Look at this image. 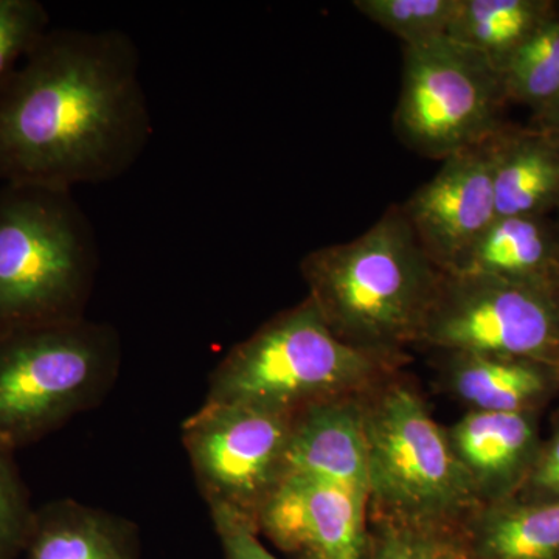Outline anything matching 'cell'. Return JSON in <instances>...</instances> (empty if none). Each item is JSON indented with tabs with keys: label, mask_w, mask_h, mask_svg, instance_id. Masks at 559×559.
Returning <instances> with one entry per match:
<instances>
[{
	"label": "cell",
	"mask_w": 559,
	"mask_h": 559,
	"mask_svg": "<svg viewBox=\"0 0 559 559\" xmlns=\"http://www.w3.org/2000/svg\"><path fill=\"white\" fill-rule=\"evenodd\" d=\"M459 536L466 559H559V500L477 507Z\"/></svg>",
	"instance_id": "cell-16"
},
{
	"label": "cell",
	"mask_w": 559,
	"mask_h": 559,
	"mask_svg": "<svg viewBox=\"0 0 559 559\" xmlns=\"http://www.w3.org/2000/svg\"><path fill=\"white\" fill-rule=\"evenodd\" d=\"M450 274L559 288L557 230L543 216L496 218Z\"/></svg>",
	"instance_id": "cell-18"
},
{
	"label": "cell",
	"mask_w": 559,
	"mask_h": 559,
	"mask_svg": "<svg viewBox=\"0 0 559 559\" xmlns=\"http://www.w3.org/2000/svg\"><path fill=\"white\" fill-rule=\"evenodd\" d=\"M297 415L246 404L207 403L186 419L182 443L210 513L255 525L285 476Z\"/></svg>",
	"instance_id": "cell-9"
},
{
	"label": "cell",
	"mask_w": 559,
	"mask_h": 559,
	"mask_svg": "<svg viewBox=\"0 0 559 559\" xmlns=\"http://www.w3.org/2000/svg\"><path fill=\"white\" fill-rule=\"evenodd\" d=\"M448 441L479 506L514 499L535 465L539 414L468 411Z\"/></svg>",
	"instance_id": "cell-12"
},
{
	"label": "cell",
	"mask_w": 559,
	"mask_h": 559,
	"mask_svg": "<svg viewBox=\"0 0 559 559\" xmlns=\"http://www.w3.org/2000/svg\"><path fill=\"white\" fill-rule=\"evenodd\" d=\"M124 32L50 28L0 81V180L72 191L134 167L153 138Z\"/></svg>",
	"instance_id": "cell-1"
},
{
	"label": "cell",
	"mask_w": 559,
	"mask_h": 559,
	"mask_svg": "<svg viewBox=\"0 0 559 559\" xmlns=\"http://www.w3.org/2000/svg\"><path fill=\"white\" fill-rule=\"evenodd\" d=\"M369 491V463L360 395L316 404L297 414L285 476Z\"/></svg>",
	"instance_id": "cell-13"
},
{
	"label": "cell",
	"mask_w": 559,
	"mask_h": 559,
	"mask_svg": "<svg viewBox=\"0 0 559 559\" xmlns=\"http://www.w3.org/2000/svg\"><path fill=\"white\" fill-rule=\"evenodd\" d=\"M50 31V14L39 0H0V81Z\"/></svg>",
	"instance_id": "cell-24"
},
{
	"label": "cell",
	"mask_w": 559,
	"mask_h": 559,
	"mask_svg": "<svg viewBox=\"0 0 559 559\" xmlns=\"http://www.w3.org/2000/svg\"><path fill=\"white\" fill-rule=\"evenodd\" d=\"M385 381V380H384ZM369 463L370 516L459 530L479 506L447 429L403 382L360 395Z\"/></svg>",
	"instance_id": "cell-5"
},
{
	"label": "cell",
	"mask_w": 559,
	"mask_h": 559,
	"mask_svg": "<svg viewBox=\"0 0 559 559\" xmlns=\"http://www.w3.org/2000/svg\"><path fill=\"white\" fill-rule=\"evenodd\" d=\"M462 0H355L367 20L399 36L404 46L444 38Z\"/></svg>",
	"instance_id": "cell-21"
},
{
	"label": "cell",
	"mask_w": 559,
	"mask_h": 559,
	"mask_svg": "<svg viewBox=\"0 0 559 559\" xmlns=\"http://www.w3.org/2000/svg\"><path fill=\"white\" fill-rule=\"evenodd\" d=\"M557 241H558V270H559V227L557 230Z\"/></svg>",
	"instance_id": "cell-28"
},
{
	"label": "cell",
	"mask_w": 559,
	"mask_h": 559,
	"mask_svg": "<svg viewBox=\"0 0 559 559\" xmlns=\"http://www.w3.org/2000/svg\"><path fill=\"white\" fill-rule=\"evenodd\" d=\"M466 559V558H465Z\"/></svg>",
	"instance_id": "cell-29"
},
{
	"label": "cell",
	"mask_w": 559,
	"mask_h": 559,
	"mask_svg": "<svg viewBox=\"0 0 559 559\" xmlns=\"http://www.w3.org/2000/svg\"><path fill=\"white\" fill-rule=\"evenodd\" d=\"M119 334L86 318L0 336V450L35 443L95 406L119 371Z\"/></svg>",
	"instance_id": "cell-6"
},
{
	"label": "cell",
	"mask_w": 559,
	"mask_h": 559,
	"mask_svg": "<svg viewBox=\"0 0 559 559\" xmlns=\"http://www.w3.org/2000/svg\"><path fill=\"white\" fill-rule=\"evenodd\" d=\"M492 138L444 159L439 173L401 205L419 246L441 272L454 271L498 218Z\"/></svg>",
	"instance_id": "cell-11"
},
{
	"label": "cell",
	"mask_w": 559,
	"mask_h": 559,
	"mask_svg": "<svg viewBox=\"0 0 559 559\" xmlns=\"http://www.w3.org/2000/svg\"><path fill=\"white\" fill-rule=\"evenodd\" d=\"M257 530L290 559H369L370 495L286 477L260 511Z\"/></svg>",
	"instance_id": "cell-10"
},
{
	"label": "cell",
	"mask_w": 559,
	"mask_h": 559,
	"mask_svg": "<svg viewBox=\"0 0 559 559\" xmlns=\"http://www.w3.org/2000/svg\"><path fill=\"white\" fill-rule=\"evenodd\" d=\"M415 345L559 369V288L441 272Z\"/></svg>",
	"instance_id": "cell-8"
},
{
	"label": "cell",
	"mask_w": 559,
	"mask_h": 559,
	"mask_svg": "<svg viewBox=\"0 0 559 559\" xmlns=\"http://www.w3.org/2000/svg\"><path fill=\"white\" fill-rule=\"evenodd\" d=\"M130 522L76 500H57L35 511L24 559H138Z\"/></svg>",
	"instance_id": "cell-15"
},
{
	"label": "cell",
	"mask_w": 559,
	"mask_h": 559,
	"mask_svg": "<svg viewBox=\"0 0 559 559\" xmlns=\"http://www.w3.org/2000/svg\"><path fill=\"white\" fill-rule=\"evenodd\" d=\"M300 274L334 336L399 360L404 347L417 344L441 271L403 210L390 207L355 240L307 253Z\"/></svg>",
	"instance_id": "cell-2"
},
{
	"label": "cell",
	"mask_w": 559,
	"mask_h": 559,
	"mask_svg": "<svg viewBox=\"0 0 559 559\" xmlns=\"http://www.w3.org/2000/svg\"><path fill=\"white\" fill-rule=\"evenodd\" d=\"M0 450V559H20L27 546L35 509L13 457Z\"/></svg>",
	"instance_id": "cell-23"
},
{
	"label": "cell",
	"mask_w": 559,
	"mask_h": 559,
	"mask_svg": "<svg viewBox=\"0 0 559 559\" xmlns=\"http://www.w3.org/2000/svg\"><path fill=\"white\" fill-rule=\"evenodd\" d=\"M551 16L550 3L538 0H462L448 38L479 51L502 73L511 55Z\"/></svg>",
	"instance_id": "cell-19"
},
{
	"label": "cell",
	"mask_w": 559,
	"mask_h": 559,
	"mask_svg": "<svg viewBox=\"0 0 559 559\" xmlns=\"http://www.w3.org/2000/svg\"><path fill=\"white\" fill-rule=\"evenodd\" d=\"M544 112L547 114V119H549L551 123V130L549 131L559 135V95Z\"/></svg>",
	"instance_id": "cell-27"
},
{
	"label": "cell",
	"mask_w": 559,
	"mask_h": 559,
	"mask_svg": "<svg viewBox=\"0 0 559 559\" xmlns=\"http://www.w3.org/2000/svg\"><path fill=\"white\" fill-rule=\"evenodd\" d=\"M98 242L72 191L0 190V336L84 318Z\"/></svg>",
	"instance_id": "cell-3"
},
{
	"label": "cell",
	"mask_w": 559,
	"mask_h": 559,
	"mask_svg": "<svg viewBox=\"0 0 559 559\" xmlns=\"http://www.w3.org/2000/svg\"><path fill=\"white\" fill-rule=\"evenodd\" d=\"M503 91L514 98L546 110L559 95V16L546 24L511 55L502 69Z\"/></svg>",
	"instance_id": "cell-20"
},
{
	"label": "cell",
	"mask_w": 559,
	"mask_h": 559,
	"mask_svg": "<svg viewBox=\"0 0 559 559\" xmlns=\"http://www.w3.org/2000/svg\"><path fill=\"white\" fill-rule=\"evenodd\" d=\"M496 216H544L559 205V135L555 132L492 138Z\"/></svg>",
	"instance_id": "cell-17"
},
{
	"label": "cell",
	"mask_w": 559,
	"mask_h": 559,
	"mask_svg": "<svg viewBox=\"0 0 559 559\" xmlns=\"http://www.w3.org/2000/svg\"><path fill=\"white\" fill-rule=\"evenodd\" d=\"M369 559H465L459 530L370 516Z\"/></svg>",
	"instance_id": "cell-22"
},
{
	"label": "cell",
	"mask_w": 559,
	"mask_h": 559,
	"mask_svg": "<svg viewBox=\"0 0 559 559\" xmlns=\"http://www.w3.org/2000/svg\"><path fill=\"white\" fill-rule=\"evenodd\" d=\"M396 364L334 336L307 297L227 353L210 377L205 401L297 415L316 404L364 395Z\"/></svg>",
	"instance_id": "cell-4"
},
{
	"label": "cell",
	"mask_w": 559,
	"mask_h": 559,
	"mask_svg": "<svg viewBox=\"0 0 559 559\" xmlns=\"http://www.w3.org/2000/svg\"><path fill=\"white\" fill-rule=\"evenodd\" d=\"M514 499L522 502H557L559 500V425L550 437L540 441L535 465Z\"/></svg>",
	"instance_id": "cell-25"
},
{
	"label": "cell",
	"mask_w": 559,
	"mask_h": 559,
	"mask_svg": "<svg viewBox=\"0 0 559 559\" xmlns=\"http://www.w3.org/2000/svg\"><path fill=\"white\" fill-rule=\"evenodd\" d=\"M224 559H278L260 539L259 530L231 514H212Z\"/></svg>",
	"instance_id": "cell-26"
},
{
	"label": "cell",
	"mask_w": 559,
	"mask_h": 559,
	"mask_svg": "<svg viewBox=\"0 0 559 559\" xmlns=\"http://www.w3.org/2000/svg\"><path fill=\"white\" fill-rule=\"evenodd\" d=\"M502 73L448 36L404 46L403 86L393 123L401 142L429 159L479 145L500 130Z\"/></svg>",
	"instance_id": "cell-7"
},
{
	"label": "cell",
	"mask_w": 559,
	"mask_h": 559,
	"mask_svg": "<svg viewBox=\"0 0 559 559\" xmlns=\"http://www.w3.org/2000/svg\"><path fill=\"white\" fill-rule=\"evenodd\" d=\"M444 356L448 392L469 411L539 414L559 392V369L551 364L506 356Z\"/></svg>",
	"instance_id": "cell-14"
}]
</instances>
